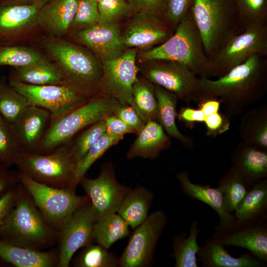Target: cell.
<instances>
[{
  "instance_id": "cell-26",
  "label": "cell",
  "mask_w": 267,
  "mask_h": 267,
  "mask_svg": "<svg viewBox=\"0 0 267 267\" xmlns=\"http://www.w3.org/2000/svg\"><path fill=\"white\" fill-rule=\"evenodd\" d=\"M0 259L17 267H57L58 251L36 250L0 238Z\"/></svg>"
},
{
  "instance_id": "cell-20",
  "label": "cell",
  "mask_w": 267,
  "mask_h": 267,
  "mask_svg": "<svg viewBox=\"0 0 267 267\" xmlns=\"http://www.w3.org/2000/svg\"><path fill=\"white\" fill-rule=\"evenodd\" d=\"M177 179L183 193L206 204L217 213L220 222L215 227V231L226 230L235 227V217L226 210L222 194L217 187L193 183L186 171L178 173Z\"/></svg>"
},
{
  "instance_id": "cell-13",
  "label": "cell",
  "mask_w": 267,
  "mask_h": 267,
  "mask_svg": "<svg viewBox=\"0 0 267 267\" xmlns=\"http://www.w3.org/2000/svg\"><path fill=\"white\" fill-rule=\"evenodd\" d=\"M80 184L89 198L95 222L117 213L131 189L119 182L111 162L102 165L96 178H90L85 176Z\"/></svg>"
},
{
  "instance_id": "cell-44",
  "label": "cell",
  "mask_w": 267,
  "mask_h": 267,
  "mask_svg": "<svg viewBox=\"0 0 267 267\" xmlns=\"http://www.w3.org/2000/svg\"><path fill=\"white\" fill-rule=\"evenodd\" d=\"M98 20V1L78 0L77 10L70 30L73 31L89 27L97 23Z\"/></svg>"
},
{
  "instance_id": "cell-55",
  "label": "cell",
  "mask_w": 267,
  "mask_h": 267,
  "mask_svg": "<svg viewBox=\"0 0 267 267\" xmlns=\"http://www.w3.org/2000/svg\"><path fill=\"white\" fill-rule=\"evenodd\" d=\"M3 121H4V120H3V119L2 118L1 116L0 115V123H2Z\"/></svg>"
},
{
  "instance_id": "cell-21",
  "label": "cell",
  "mask_w": 267,
  "mask_h": 267,
  "mask_svg": "<svg viewBox=\"0 0 267 267\" xmlns=\"http://www.w3.org/2000/svg\"><path fill=\"white\" fill-rule=\"evenodd\" d=\"M78 8V0H49L39 10L38 27L50 37L61 38L69 32Z\"/></svg>"
},
{
  "instance_id": "cell-1",
  "label": "cell",
  "mask_w": 267,
  "mask_h": 267,
  "mask_svg": "<svg viewBox=\"0 0 267 267\" xmlns=\"http://www.w3.org/2000/svg\"><path fill=\"white\" fill-rule=\"evenodd\" d=\"M267 92V56L255 54L217 79L199 77L194 101L218 99L226 114L234 117L261 100Z\"/></svg>"
},
{
  "instance_id": "cell-36",
  "label": "cell",
  "mask_w": 267,
  "mask_h": 267,
  "mask_svg": "<svg viewBox=\"0 0 267 267\" xmlns=\"http://www.w3.org/2000/svg\"><path fill=\"white\" fill-rule=\"evenodd\" d=\"M29 105L23 94L5 79H0V115L4 121L13 124Z\"/></svg>"
},
{
  "instance_id": "cell-34",
  "label": "cell",
  "mask_w": 267,
  "mask_h": 267,
  "mask_svg": "<svg viewBox=\"0 0 267 267\" xmlns=\"http://www.w3.org/2000/svg\"><path fill=\"white\" fill-rule=\"evenodd\" d=\"M200 230L199 222L194 220L191 223L188 235L181 233L174 238L173 249L176 267H198L196 255L200 246L197 239Z\"/></svg>"
},
{
  "instance_id": "cell-54",
  "label": "cell",
  "mask_w": 267,
  "mask_h": 267,
  "mask_svg": "<svg viewBox=\"0 0 267 267\" xmlns=\"http://www.w3.org/2000/svg\"><path fill=\"white\" fill-rule=\"evenodd\" d=\"M1 1L9 4H19L28 5H38L43 6L49 0H0Z\"/></svg>"
},
{
  "instance_id": "cell-50",
  "label": "cell",
  "mask_w": 267,
  "mask_h": 267,
  "mask_svg": "<svg viewBox=\"0 0 267 267\" xmlns=\"http://www.w3.org/2000/svg\"><path fill=\"white\" fill-rule=\"evenodd\" d=\"M17 185L0 196V232L15 205Z\"/></svg>"
},
{
  "instance_id": "cell-11",
  "label": "cell",
  "mask_w": 267,
  "mask_h": 267,
  "mask_svg": "<svg viewBox=\"0 0 267 267\" xmlns=\"http://www.w3.org/2000/svg\"><path fill=\"white\" fill-rule=\"evenodd\" d=\"M8 82L27 98L29 105L48 110L50 114V120L67 114L92 97L68 84L36 86L10 79Z\"/></svg>"
},
{
  "instance_id": "cell-53",
  "label": "cell",
  "mask_w": 267,
  "mask_h": 267,
  "mask_svg": "<svg viewBox=\"0 0 267 267\" xmlns=\"http://www.w3.org/2000/svg\"><path fill=\"white\" fill-rule=\"evenodd\" d=\"M220 100L216 99H209L199 103V108L205 117L219 112L221 105Z\"/></svg>"
},
{
  "instance_id": "cell-37",
  "label": "cell",
  "mask_w": 267,
  "mask_h": 267,
  "mask_svg": "<svg viewBox=\"0 0 267 267\" xmlns=\"http://www.w3.org/2000/svg\"><path fill=\"white\" fill-rule=\"evenodd\" d=\"M25 151L13 124L0 123V164L8 167L15 165Z\"/></svg>"
},
{
  "instance_id": "cell-49",
  "label": "cell",
  "mask_w": 267,
  "mask_h": 267,
  "mask_svg": "<svg viewBox=\"0 0 267 267\" xmlns=\"http://www.w3.org/2000/svg\"><path fill=\"white\" fill-rule=\"evenodd\" d=\"M104 120L105 133L110 135L124 137V135L128 134H136L135 130L132 127L114 114L108 116Z\"/></svg>"
},
{
  "instance_id": "cell-7",
  "label": "cell",
  "mask_w": 267,
  "mask_h": 267,
  "mask_svg": "<svg viewBox=\"0 0 267 267\" xmlns=\"http://www.w3.org/2000/svg\"><path fill=\"white\" fill-rule=\"evenodd\" d=\"M15 165L18 172L49 186L76 190L79 184L69 143L47 154L23 151Z\"/></svg>"
},
{
  "instance_id": "cell-31",
  "label": "cell",
  "mask_w": 267,
  "mask_h": 267,
  "mask_svg": "<svg viewBox=\"0 0 267 267\" xmlns=\"http://www.w3.org/2000/svg\"><path fill=\"white\" fill-rule=\"evenodd\" d=\"M155 92L158 105V123L170 137L179 141L188 148L193 146L191 138L182 134L176 124L177 106L179 100L174 93L155 85Z\"/></svg>"
},
{
  "instance_id": "cell-12",
  "label": "cell",
  "mask_w": 267,
  "mask_h": 267,
  "mask_svg": "<svg viewBox=\"0 0 267 267\" xmlns=\"http://www.w3.org/2000/svg\"><path fill=\"white\" fill-rule=\"evenodd\" d=\"M167 222L166 214L155 211L134 228L129 242L118 259L120 267H148L153 261L158 240Z\"/></svg>"
},
{
  "instance_id": "cell-25",
  "label": "cell",
  "mask_w": 267,
  "mask_h": 267,
  "mask_svg": "<svg viewBox=\"0 0 267 267\" xmlns=\"http://www.w3.org/2000/svg\"><path fill=\"white\" fill-rule=\"evenodd\" d=\"M230 160L232 166L251 185L267 178V151L242 141L233 150Z\"/></svg>"
},
{
  "instance_id": "cell-42",
  "label": "cell",
  "mask_w": 267,
  "mask_h": 267,
  "mask_svg": "<svg viewBox=\"0 0 267 267\" xmlns=\"http://www.w3.org/2000/svg\"><path fill=\"white\" fill-rule=\"evenodd\" d=\"M105 132V120H100L86 128L74 141L70 144L71 152L76 165Z\"/></svg>"
},
{
  "instance_id": "cell-33",
  "label": "cell",
  "mask_w": 267,
  "mask_h": 267,
  "mask_svg": "<svg viewBox=\"0 0 267 267\" xmlns=\"http://www.w3.org/2000/svg\"><path fill=\"white\" fill-rule=\"evenodd\" d=\"M251 185L233 166L219 179L220 190L226 210L232 214L249 190Z\"/></svg>"
},
{
  "instance_id": "cell-15",
  "label": "cell",
  "mask_w": 267,
  "mask_h": 267,
  "mask_svg": "<svg viewBox=\"0 0 267 267\" xmlns=\"http://www.w3.org/2000/svg\"><path fill=\"white\" fill-rule=\"evenodd\" d=\"M123 44L126 49L146 51L169 38L173 30L161 18L151 14L134 12L120 25Z\"/></svg>"
},
{
  "instance_id": "cell-27",
  "label": "cell",
  "mask_w": 267,
  "mask_h": 267,
  "mask_svg": "<svg viewBox=\"0 0 267 267\" xmlns=\"http://www.w3.org/2000/svg\"><path fill=\"white\" fill-rule=\"evenodd\" d=\"M224 246L212 237L205 240L197 253L199 260L203 267H266L262 262L249 254L239 257L232 256Z\"/></svg>"
},
{
  "instance_id": "cell-28",
  "label": "cell",
  "mask_w": 267,
  "mask_h": 267,
  "mask_svg": "<svg viewBox=\"0 0 267 267\" xmlns=\"http://www.w3.org/2000/svg\"><path fill=\"white\" fill-rule=\"evenodd\" d=\"M238 132L242 142L267 151V105L253 107L245 113L240 122Z\"/></svg>"
},
{
  "instance_id": "cell-17",
  "label": "cell",
  "mask_w": 267,
  "mask_h": 267,
  "mask_svg": "<svg viewBox=\"0 0 267 267\" xmlns=\"http://www.w3.org/2000/svg\"><path fill=\"white\" fill-rule=\"evenodd\" d=\"M42 6L0 0V44H18L22 38L33 32L38 27L37 17Z\"/></svg>"
},
{
  "instance_id": "cell-35",
  "label": "cell",
  "mask_w": 267,
  "mask_h": 267,
  "mask_svg": "<svg viewBox=\"0 0 267 267\" xmlns=\"http://www.w3.org/2000/svg\"><path fill=\"white\" fill-rule=\"evenodd\" d=\"M129 227L117 213L111 214L94 222L93 239L108 250L116 241L129 236Z\"/></svg>"
},
{
  "instance_id": "cell-14",
  "label": "cell",
  "mask_w": 267,
  "mask_h": 267,
  "mask_svg": "<svg viewBox=\"0 0 267 267\" xmlns=\"http://www.w3.org/2000/svg\"><path fill=\"white\" fill-rule=\"evenodd\" d=\"M137 50L127 49L119 56L102 62L99 93L109 96L122 105H131L132 88L137 77Z\"/></svg>"
},
{
  "instance_id": "cell-41",
  "label": "cell",
  "mask_w": 267,
  "mask_h": 267,
  "mask_svg": "<svg viewBox=\"0 0 267 267\" xmlns=\"http://www.w3.org/2000/svg\"><path fill=\"white\" fill-rule=\"evenodd\" d=\"M98 22L107 25H120L134 12L128 0H99Z\"/></svg>"
},
{
  "instance_id": "cell-8",
  "label": "cell",
  "mask_w": 267,
  "mask_h": 267,
  "mask_svg": "<svg viewBox=\"0 0 267 267\" xmlns=\"http://www.w3.org/2000/svg\"><path fill=\"white\" fill-rule=\"evenodd\" d=\"M19 183L27 191L47 223L57 232L73 214L89 200L75 190L49 186L18 172Z\"/></svg>"
},
{
  "instance_id": "cell-2",
  "label": "cell",
  "mask_w": 267,
  "mask_h": 267,
  "mask_svg": "<svg viewBox=\"0 0 267 267\" xmlns=\"http://www.w3.org/2000/svg\"><path fill=\"white\" fill-rule=\"evenodd\" d=\"M42 45L67 84L90 97L99 93L102 62L92 51L57 37L45 39Z\"/></svg>"
},
{
  "instance_id": "cell-6",
  "label": "cell",
  "mask_w": 267,
  "mask_h": 267,
  "mask_svg": "<svg viewBox=\"0 0 267 267\" xmlns=\"http://www.w3.org/2000/svg\"><path fill=\"white\" fill-rule=\"evenodd\" d=\"M120 104L114 98L99 93L67 114L50 120L35 153H49L69 143L80 131L113 114Z\"/></svg>"
},
{
  "instance_id": "cell-45",
  "label": "cell",
  "mask_w": 267,
  "mask_h": 267,
  "mask_svg": "<svg viewBox=\"0 0 267 267\" xmlns=\"http://www.w3.org/2000/svg\"><path fill=\"white\" fill-rule=\"evenodd\" d=\"M192 0H164L163 19L174 32L189 11Z\"/></svg>"
},
{
  "instance_id": "cell-51",
  "label": "cell",
  "mask_w": 267,
  "mask_h": 267,
  "mask_svg": "<svg viewBox=\"0 0 267 267\" xmlns=\"http://www.w3.org/2000/svg\"><path fill=\"white\" fill-rule=\"evenodd\" d=\"M19 183L17 173L0 164V196Z\"/></svg>"
},
{
  "instance_id": "cell-30",
  "label": "cell",
  "mask_w": 267,
  "mask_h": 267,
  "mask_svg": "<svg viewBox=\"0 0 267 267\" xmlns=\"http://www.w3.org/2000/svg\"><path fill=\"white\" fill-rule=\"evenodd\" d=\"M154 197L153 192L142 185L131 188L117 213L134 229L148 217Z\"/></svg>"
},
{
  "instance_id": "cell-48",
  "label": "cell",
  "mask_w": 267,
  "mask_h": 267,
  "mask_svg": "<svg viewBox=\"0 0 267 267\" xmlns=\"http://www.w3.org/2000/svg\"><path fill=\"white\" fill-rule=\"evenodd\" d=\"M134 12H144L154 15L164 21V0H128Z\"/></svg>"
},
{
  "instance_id": "cell-9",
  "label": "cell",
  "mask_w": 267,
  "mask_h": 267,
  "mask_svg": "<svg viewBox=\"0 0 267 267\" xmlns=\"http://www.w3.org/2000/svg\"><path fill=\"white\" fill-rule=\"evenodd\" d=\"M255 54L267 56V24L246 28L217 50L210 58L211 78L227 74Z\"/></svg>"
},
{
  "instance_id": "cell-43",
  "label": "cell",
  "mask_w": 267,
  "mask_h": 267,
  "mask_svg": "<svg viewBox=\"0 0 267 267\" xmlns=\"http://www.w3.org/2000/svg\"><path fill=\"white\" fill-rule=\"evenodd\" d=\"M123 138L104 133L76 165L75 177L77 182L80 184L81 180L91 166L110 148L118 143Z\"/></svg>"
},
{
  "instance_id": "cell-18",
  "label": "cell",
  "mask_w": 267,
  "mask_h": 267,
  "mask_svg": "<svg viewBox=\"0 0 267 267\" xmlns=\"http://www.w3.org/2000/svg\"><path fill=\"white\" fill-rule=\"evenodd\" d=\"M71 34L77 43L90 49L102 62L116 58L127 49L122 41L120 25L97 23Z\"/></svg>"
},
{
  "instance_id": "cell-39",
  "label": "cell",
  "mask_w": 267,
  "mask_h": 267,
  "mask_svg": "<svg viewBox=\"0 0 267 267\" xmlns=\"http://www.w3.org/2000/svg\"><path fill=\"white\" fill-rule=\"evenodd\" d=\"M118 259L100 245L91 243L84 247L72 262L76 267H116Z\"/></svg>"
},
{
  "instance_id": "cell-24",
  "label": "cell",
  "mask_w": 267,
  "mask_h": 267,
  "mask_svg": "<svg viewBox=\"0 0 267 267\" xmlns=\"http://www.w3.org/2000/svg\"><path fill=\"white\" fill-rule=\"evenodd\" d=\"M127 153L129 159L135 158L154 159L169 148L171 142L162 126L156 121L147 122L137 134Z\"/></svg>"
},
{
  "instance_id": "cell-19",
  "label": "cell",
  "mask_w": 267,
  "mask_h": 267,
  "mask_svg": "<svg viewBox=\"0 0 267 267\" xmlns=\"http://www.w3.org/2000/svg\"><path fill=\"white\" fill-rule=\"evenodd\" d=\"M211 237L223 246L245 248L259 260L267 262V221L226 230L215 231Z\"/></svg>"
},
{
  "instance_id": "cell-47",
  "label": "cell",
  "mask_w": 267,
  "mask_h": 267,
  "mask_svg": "<svg viewBox=\"0 0 267 267\" xmlns=\"http://www.w3.org/2000/svg\"><path fill=\"white\" fill-rule=\"evenodd\" d=\"M204 122L206 125L207 136L216 137L230 129L229 119L219 112L206 117Z\"/></svg>"
},
{
  "instance_id": "cell-40",
  "label": "cell",
  "mask_w": 267,
  "mask_h": 267,
  "mask_svg": "<svg viewBox=\"0 0 267 267\" xmlns=\"http://www.w3.org/2000/svg\"><path fill=\"white\" fill-rule=\"evenodd\" d=\"M244 30L267 24V0H233Z\"/></svg>"
},
{
  "instance_id": "cell-32",
  "label": "cell",
  "mask_w": 267,
  "mask_h": 267,
  "mask_svg": "<svg viewBox=\"0 0 267 267\" xmlns=\"http://www.w3.org/2000/svg\"><path fill=\"white\" fill-rule=\"evenodd\" d=\"M131 106L145 122L158 121V105L154 85L143 76H137L133 86Z\"/></svg>"
},
{
  "instance_id": "cell-52",
  "label": "cell",
  "mask_w": 267,
  "mask_h": 267,
  "mask_svg": "<svg viewBox=\"0 0 267 267\" xmlns=\"http://www.w3.org/2000/svg\"><path fill=\"white\" fill-rule=\"evenodd\" d=\"M180 121L186 123L204 122L205 116L199 109H194L189 107L182 108L177 114Z\"/></svg>"
},
{
  "instance_id": "cell-56",
  "label": "cell",
  "mask_w": 267,
  "mask_h": 267,
  "mask_svg": "<svg viewBox=\"0 0 267 267\" xmlns=\"http://www.w3.org/2000/svg\"><path fill=\"white\" fill-rule=\"evenodd\" d=\"M0 261H1L0 259Z\"/></svg>"
},
{
  "instance_id": "cell-57",
  "label": "cell",
  "mask_w": 267,
  "mask_h": 267,
  "mask_svg": "<svg viewBox=\"0 0 267 267\" xmlns=\"http://www.w3.org/2000/svg\"><path fill=\"white\" fill-rule=\"evenodd\" d=\"M97 1H98L99 0H96Z\"/></svg>"
},
{
  "instance_id": "cell-4",
  "label": "cell",
  "mask_w": 267,
  "mask_h": 267,
  "mask_svg": "<svg viewBox=\"0 0 267 267\" xmlns=\"http://www.w3.org/2000/svg\"><path fill=\"white\" fill-rule=\"evenodd\" d=\"M153 59L176 61L187 66L198 77L211 78L210 59L190 10L166 41L149 50L137 51V63Z\"/></svg>"
},
{
  "instance_id": "cell-5",
  "label": "cell",
  "mask_w": 267,
  "mask_h": 267,
  "mask_svg": "<svg viewBox=\"0 0 267 267\" xmlns=\"http://www.w3.org/2000/svg\"><path fill=\"white\" fill-rule=\"evenodd\" d=\"M190 12L210 58L243 30L233 0H192Z\"/></svg>"
},
{
  "instance_id": "cell-46",
  "label": "cell",
  "mask_w": 267,
  "mask_h": 267,
  "mask_svg": "<svg viewBox=\"0 0 267 267\" xmlns=\"http://www.w3.org/2000/svg\"><path fill=\"white\" fill-rule=\"evenodd\" d=\"M113 114L132 127L137 134L145 126V123L130 105L120 104Z\"/></svg>"
},
{
  "instance_id": "cell-23",
  "label": "cell",
  "mask_w": 267,
  "mask_h": 267,
  "mask_svg": "<svg viewBox=\"0 0 267 267\" xmlns=\"http://www.w3.org/2000/svg\"><path fill=\"white\" fill-rule=\"evenodd\" d=\"M235 227H240L267 221V179L251 185L234 211Z\"/></svg>"
},
{
  "instance_id": "cell-3",
  "label": "cell",
  "mask_w": 267,
  "mask_h": 267,
  "mask_svg": "<svg viewBox=\"0 0 267 267\" xmlns=\"http://www.w3.org/2000/svg\"><path fill=\"white\" fill-rule=\"evenodd\" d=\"M58 232L45 221L31 196L19 183L15 205L0 232V238L42 250L57 241Z\"/></svg>"
},
{
  "instance_id": "cell-38",
  "label": "cell",
  "mask_w": 267,
  "mask_h": 267,
  "mask_svg": "<svg viewBox=\"0 0 267 267\" xmlns=\"http://www.w3.org/2000/svg\"><path fill=\"white\" fill-rule=\"evenodd\" d=\"M46 59L40 52L19 44H0V67L25 66Z\"/></svg>"
},
{
  "instance_id": "cell-10",
  "label": "cell",
  "mask_w": 267,
  "mask_h": 267,
  "mask_svg": "<svg viewBox=\"0 0 267 267\" xmlns=\"http://www.w3.org/2000/svg\"><path fill=\"white\" fill-rule=\"evenodd\" d=\"M138 72L154 85L175 93L179 100L194 101L199 77L186 65L167 59L137 63Z\"/></svg>"
},
{
  "instance_id": "cell-22",
  "label": "cell",
  "mask_w": 267,
  "mask_h": 267,
  "mask_svg": "<svg viewBox=\"0 0 267 267\" xmlns=\"http://www.w3.org/2000/svg\"><path fill=\"white\" fill-rule=\"evenodd\" d=\"M50 118L48 110L29 105L13 124L25 151L36 152Z\"/></svg>"
},
{
  "instance_id": "cell-16",
  "label": "cell",
  "mask_w": 267,
  "mask_h": 267,
  "mask_svg": "<svg viewBox=\"0 0 267 267\" xmlns=\"http://www.w3.org/2000/svg\"><path fill=\"white\" fill-rule=\"evenodd\" d=\"M95 221L89 201L77 209L58 232L57 267H68L74 254L91 244Z\"/></svg>"
},
{
  "instance_id": "cell-29",
  "label": "cell",
  "mask_w": 267,
  "mask_h": 267,
  "mask_svg": "<svg viewBox=\"0 0 267 267\" xmlns=\"http://www.w3.org/2000/svg\"><path fill=\"white\" fill-rule=\"evenodd\" d=\"M9 79L36 86L67 84L57 65L46 58L25 66L13 67Z\"/></svg>"
}]
</instances>
